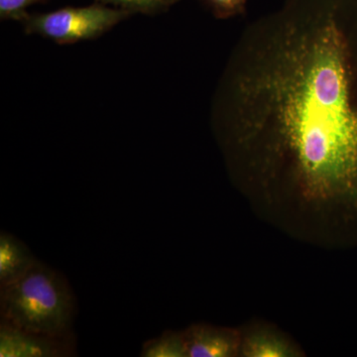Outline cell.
<instances>
[{
  "mask_svg": "<svg viewBox=\"0 0 357 357\" xmlns=\"http://www.w3.org/2000/svg\"><path fill=\"white\" fill-rule=\"evenodd\" d=\"M38 259L24 243L13 234H0V288L20 280L34 266Z\"/></svg>",
  "mask_w": 357,
  "mask_h": 357,
  "instance_id": "6",
  "label": "cell"
},
{
  "mask_svg": "<svg viewBox=\"0 0 357 357\" xmlns=\"http://www.w3.org/2000/svg\"><path fill=\"white\" fill-rule=\"evenodd\" d=\"M76 354V337L30 332L0 321V357H66Z\"/></svg>",
  "mask_w": 357,
  "mask_h": 357,
  "instance_id": "4",
  "label": "cell"
},
{
  "mask_svg": "<svg viewBox=\"0 0 357 357\" xmlns=\"http://www.w3.org/2000/svg\"><path fill=\"white\" fill-rule=\"evenodd\" d=\"M163 1L165 2L167 6H170L175 3V2L178 1V0H163Z\"/></svg>",
  "mask_w": 357,
  "mask_h": 357,
  "instance_id": "12",
  "label": "cell"
},
{
  "mask_svg": "<svg viewBox=\"0 0 357 357\" xmlns=\"http://www.w3.org/2000/svg\"><path fill=\"white\" fill-rule=\"evenodd\" d=\"M131 14L124 9L93 4L66 7L50 13L29 14L22 23L27 34L41 35L59 44H72L100 36Z\"/></svg>",
  "mask_w": 357,
  "mask_h": 357,
  "instance_id": "3",
  "label": "cell"
},
{
  "mask_svg": "<svg viewBox=\"0 0 357 357\" xmlns=\"http://www.w3.org/2000/svg\"><path fill=\"white\" fill-rule=\"evenodd\" d=\"M241 352L249 357H285L297 356V351L282 337L273 333H255L241 340Z\"/></svg>",
  "mask_w": 357,
  "mask_h": 357,
  "instance_id": "7",
  "label": "cell"
},
{
  "mask_svg": "<svg viewBox=\"0 0 357 357\" xmlns=\"http://www.w3.org/2000/svg\"><path fill=\"white\" fill-rule=\"evenodd\" d=\"M45 1L46 0H0V16L1 20L23 22L29 16V14L26 13L28 6Z\"/></svg>",
  "mask_w": 357,
  "mask_h": 357,
  "instance_id": "11",
  "label": "cell"
},
{
  "mask_svg": "<svg viewBox=\"0 0 357 357\" xmlns=\"http://www.w3.org/2000/svg\"><path fill=\"white\" fill-rule=\"evenodd\" d=\"M218 114L243 189L357 218V16L340 0L294 2L248 26Z\"/></svg>",
  "mask_w": 357,
  "mask_h": 357,
  "instance_id": "1",
  "label": "cell"
},
{
  "mask_svg": "<svg viewBox=\"0 0 357 357\" xmlns=\"http://www.w3.org/2000/svg\"><path fill=\"white\" fill-rule=\"evenodd\" d=\"M189 357H230L241 354L238 333L229 328L192 325L184 331Z\"/></svg>",
  "mask_w": 357,
  "mask_h": 357,
  "instance_id": "5",
  "label": "cell"
},
{
  "mask_svg": "<svg viewBox=\"0 0 357 357\" xmlns=\"http://www.w3.org/2000/svg\"><path fill=\"white\" fill-rule=\"evenodd\" d=\"M218 20H229L245 13L248 0H203Z\"/></svg>",
  "mask_w": 357,
  "mask_h": 357,
  "instance_id": "10",
  "label": "cell"
},
{
  "mask_svg": "<svg viewBox=\"0 0 357 357\" xmlns=\"http://www.w3.org/2000/svg\"><path fill=\"white\" fill-rule=\"evenodd\" d=\"M103 3H110L119 8L130 11L131 13H139L155 14L165 10L168 6L163 0H100Z\"/></svg>",
  "mask_w": 357,
  "mask_h": 357,
  "instance_id": "9",
  "label": "cell"
},
{
  "mask_svg": "<svg viewBox=\"0 0 357 357\" xmlns=\"http://www.w3.org/2000/svg\"><path fill=\"white\" fill-rule=\"evenodd\" d=\"M142 357H189L184 332L166 331L143 344Z\"/></svg>",
  "mask_w": 357,
  "mask_h": 357,
  "instance_id": "8",
  "label": "cell"
},
{
  "mask_svg": "<svg viewBox=\"0 0 357 357\" xmlns=\"http://www.w3.org/2000/svg\"><path fill=\"white\" fill-rule=\"evenodd\" d=\"M76 310L69 282L39 260L20 280L0 288L1 321L22 330L70 335Z\"/></svg>",
  "mask_w": 357,
  "mask_h": 357,
  "instance_id": "2",
  "label": "cell"
}]
</instances>
